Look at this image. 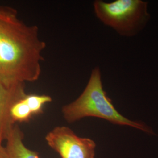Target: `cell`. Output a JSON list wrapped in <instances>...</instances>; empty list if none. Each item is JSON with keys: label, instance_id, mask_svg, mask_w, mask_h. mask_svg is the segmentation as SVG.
Returning <instances> with one entry per match:
<instances>
[{"label": "cell", "instance_id": "1", "mask_svg": "<svg viewBox=\"0 0 158 158\" xmlns=\"http://www.w3.org/2000/svg\"><path fill=\"white\" fill-rule=\"evenodd\" d=\"M45 42L12 7L0 6V83L12 87L40 79Z\"/></svg>", "mask_w": 158, "mask_h": 158}, {"label": "cell", "instance_id": "2", "mask_svg": "<svg viewBox=\"0 0 158 158\" xmlns=\"http://www.w3.org/2000/svg\"><path fill=\"white\" fill-rule=\"evenodd\" d=\"M61 112L68 123H73L86 117H96L113 124L128 126L154 135L152 128L145 123L127 118L117 111L103 89L102 74L98 67L92 70L85 90L79 97L63 106Z\"/></svg>", "mask_w": 158, "mask_h": 158}, {"label": "cell", "instance_id": "3", "mask_svg": "<svg viewBox=\"0 0 158 158\" xmlns=\"http://www.w3.org/2000/svg\"><path fill=\"white\" fill-rule=\"evenodd\" d=\"M147 2L142 0H116L93 3L94 11L102 23L123 36L135 35L147 23L149 14Z\"/></svg>", "mask_w": 158, "mask_h": 158}, {"label": "cell", "instance_id": "4", "mask_svg": "<svg viewBox=\"0 0 158 158\" xmlns=\"http://www.w3.org/2000/svg\"><path fill=\"white\" fill-rule=\"evenodd\" d=\"M48 145L61 158H95L96 143L80 137L66 126H57L45 137Z\"/></svg>", "mask_w": 158, "mask_h": 158}, {"label": "cell", "instance_id": "5", "mask_svg": "<svg viewBox=\"0 0 158 158\" xmlns=\"http://www.w3.org/2000/svg\"><path fill=\"white\" fill-rule=\"evenodd\" d=\"M25 86L19 84L8 87L0 83V138L4 141L15 124L11 117L12 106L27 94Z\"/></svg>", "mask_w": 158, "mask_h": 158}, {"label": "cell", "instance_id": "6", "mask_svg": "<svg viewBox=\"0 0 158 158\" xmlns=\"http://www.w3.org/2000/svg\"><path fill=\"white\" fill-rule=\"evenodd\" d=\"M23 139V130L15 124L6 139L5 149L7 158H40L38 152L25 146Z\"/></svg>", "mask_w": 158, "mask_h": 158}, {"label": "cell", "instance_id": "7", "mask_svg": "<svg viewBox=\"0 0 158 158\" xmlns=\"http://www.w3.org/2000/svg\"><path fill=\"white\" fill-rule=\"evenodd\" d=\"M23 100L28 106L34 117L41 114L46 104L52 102L51 96L46 94H26L23 96Z\"/></svg>", "mask_w": 158, "mask_h": 158}, {"label": "cell", "instance_id": "8", "mask_svg": "<svg viewBox=\"0 0 158 158\" xmlns=\"http://www.w3.org/2000/svg\"><path fill=\"white\" fill-rule=\"evenodd\" d=\"M23 97L15 102L11 108V117L15 124L27 123L34 117L28 106L23 101Z\"/></svg>", "mask_w": 158, "mask_h": 158}, {"label": "cell", "instance_id": "9", "mask_svg": "<svg viewBox=\"0 0 158 158\" xmlns=\"http://www.w3.org/2000/svg\"><path fill=\"white\" fill-rule=\"evenodd\" d=\"M4 140L0 138V158H7L5 147L2 145Z\"/></svg>", "mask_w": 158, "mask_h": 158}]
</instances>
